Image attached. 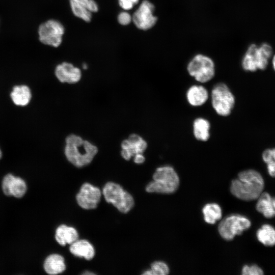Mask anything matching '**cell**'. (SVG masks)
Listing matches in <instances>:
<instances>
[{
    "label": "cell",
    "mask_w": 275,
    "mask_h": 275,
    "mask_svg": "<svg viewBox=\"0 0 275 275\" xmlns=\"http://www.w3.org/2000/svg\"><path fill=\"white\" fill-rule=\"evenodd\" d=\"M254 56L258 70H264L268 66L269 60L273 56L272 47L266 42L257 45Z\"/></svg>",
    "instance_id": "15"
},
{
    "label": "cell",
    "mask_w": 275,
    "mask_h": 275,
    "mask_svg": "<svg viewBox=\"0 0 275 275\" xmlns=\"http://www.w3.org/2000/svg\"><path fill=\"white\" fill-rule=\"evenodd\" d=\"M143 274L146 275H152V272L150 269L147 270L143 273Z\"/></svg>",
    "instance_id": "34"
},
{
    "label": "cell",
    "mask_w": 275,
    "mask_h": 275,
    "mask_svg": "<svg viewBox=\"0 0 275 275\" xmlns=\"http://www.w3.org/2000/svg\"><path fill=\"white\" fill-rule=\"evenodd\" d=\"M121 147V156L128 160L136 154L143 153L147 148V143L139 135L133 133L122 142Z\"/></svg>",
    "instance_id": "11"
},
{
    "label": "cell",
    "mask_w": 275,
    "mask_h": 275,
    "mask_svg": "<svg viewBox=\"0 0 275 275\" xmlns=\"http://www.w3.org/2000/svg\"><path fill=\"white\" fill-rule=\"evenodd\" d=\"M82 68H83V69H87V68H88L87 65L86 63L83 64H82Z\"/></svg>",
    "instance_id": "37"
},
{
    "label": "cell",
    "mask_w": 275,
    "mask_h": 275,
    "mask_svg": "<svg viewBox=\"0 0 275 275\" xmlns=\"http://www.w3.org/2000/svg\"><path fill=\"white\" fill-rule=\"evenodd\" d=\"M185 97L190 106L199 107L207 101L210 94L205 87L199 84L190 86L186 92Z\"/></svg>",
    "instance_id": "14"
},
{
    "label": "cell",
    "mask_w": 275,
    "mask_h": 275,
    "mask_svg": "<svg viewBox=\"0 0 275 275\" xmlns=\"http://www.w3.org/2000/svg\"><path fill=\"white\" fill-rule=\"evenodd\" d=\"M256 210L267 218H271L275 217V210L274 209L272 197L267 192H262L257 199Z\"/></svg>",
    "instance_id": "19"
},
{
    "label": "cell",
    "mask_w": 275,
    "mask_h": 275,
    "mask_svg": "<svg viewBox=\"0 0 275 275\" xmlns=\"http://www.w3.org/2000/svg\"><path fill=\"white\" fill-rule=\"evenodd\" d=\"M152 275H167L170 270L168 265L162 261H155L151 264L150 269Z\"/></svg>",
    "instance_id": "26"
},
{
    "label": "cell",
    "mask_w": 275,
    "mask_h": 275,
    "mask_svg": "<svg viewBox=\"0 0 275 275\" xmlns=\"http://www.w3.org/2000/svg\"><path fill=\"white\" fill-rule=\"evenodd\" d=\"M55 75L61 82L69 84L77 82L81 77L80 70L67 62L62 63L56 67Z\"/></svg>",
    "instance_id": "13"
},
{
    "label": "cell",
    "mask_w": 275,
    "mask_h": 275,
    "mask_svg": "<svg viewBox=\"0 0 275 275\" xmlns=\"http://www.w3.org/2000/svg\"><path fill=\"white\" fill-rule=\"evenodd\" d=\"M266 164L268 173L271 177L275 178V162H270Z\"/></svg>",
    "instance_id": "31"
},
{
    "label": "cell",
    "mask_w": 275,
    "mask_h": 275,
    "mask_svg": "<svg viewBox=\"0 0 275 275\" xmlns=\"http://www.w3.org/2000/svg\"><path fill=\"white\" fill-rule=\"evenodd\" d=\"M241 274L243 275H263L264 272L263 270L256 264L245 265L242 268Z\"/></svg>",
    "instance_id": "27"
},
{
    "label": "cell",
    "mask_w": 275,
    "mask_h": 275,
    "mask_svg": "<svg viewBox=\"0 0 275 275\" xmlns=\"http://www.w3.org/2000/svg\"><path fill=\"white\" fill-rule=\"evenodd\" d=\"M187 71L196 81L203 84L209 82L214 77L215 66L214 61L210 57L198 54L188 62Z\"/></svg>",
    "instance_id": "5"
},
{
    "label": "cell",
    "mask_w": 275,
    "mask_h": 275,
    "mask_svg": "<svg viewBox=\"0 0 275 275\" xmlns=\"http://www.w3.org/2000/svg\"><path fill=\"white\" fill-rule=\"evenodd\" d=\"M262 158L266 164L275 162V148L265 149L262 153Z\"/></svg>",
    "instance_id": "28"
},
{
    "label": "cell",
    "mask_w": 275,
    "mask_h": 275,
    "mask_svg": "<svg viewBox=\"0 0 275 275\" xmlns=\"http://www.w3.org/2000/svg\"><path fill=\"white\" fill-rule=\"evenodd\" d=\"M257 46V45L254 43L250 44L242 58L241 66L245 71L253 72L258 70L254 56V51Z\"/></svg>",
    "instance_id": "25"
},
{
    "label": "cell",
    "mask_w": 275,
    "mask_h": 275,
    "mask_svg": "<svg viewBox=\"0 0 275 275\" xmlns=\"http://www.w3.org/2000/svg\"><path fill=\"white\" fill-rule=\"evenodd\" d=\"M210 122L205 118H196L193 122V135L198 141H207L210 137Z\"/></svg>",
    "instance_id": "16"
},
{
    "label": "cell",
    "mask_w": 275,
    "mask_h": 275,
    "mask_svg": "<svg viewBox=\"0 0 275 275\" xmlns=\"http://www.w3.org/2000/svg\"><path fill=\"white\" fill-rule=\"evenodd\" d=\"M102 192L105 200L122 213L128 212L134 205L132 196L116 183L109 182L106 183Z\"/></svg>",
    "instance_id": "6"
},
{
    "label": "cell",
    "mask_w": 275,
    "mask_h": 275,
    "mask_svg": "<svg viewBox=\"0 0 275 275\" xmlns=\"http://www.w3.org/2000/svg\"><path fill=\"white\" fill-rule=\"evenodd\" d=\"M44 268L49 274H57L63 272L66 269L64 258L59 254L49 255L44 261Z\"/></svg>",
    "instance_id": "20"
},
{
    "label": "cell",
    "mask_w": 275,
    "mask_h": 275,
    "mask_svg": "<svg viewBox=\"0 0 275 275\" xmlns=\"http://www.w3.org/2000/svg\"><path fill=\"white\" fill-rule=\"evenodd\" d=\"M271 63L272 65L273 69L275 71V54H273L271 59Z\"/></svg>",
    "instance_id": "33"
},
{
    "label": "cell",
    "mask_w": 275,
    "mask_h": 275,
    "mask_svg": "<svg viewBox=\"0 0 275 275\" xmlns=\"http://www.w3.org/2000/svg\"><path fill=\"white\" fill-rule=\"evenodd\" d=\"M73 14L86 22H90L92 14L89 10V0H70Z\"/></svg>",
    "instance_id": "21"
},
{
    "label": "cell",
    "mask_w": 275,
    "mask_h": 275,
    "mask_svg": "<svg viewBox=\"0 0 275 275\" xmlns=\"http://www.w3.org/2000/svg\"><path fill=\"white\" fill-rule=\"evenodd\" d=\"M10 96L16 105L25 106L30 102L32 95L28 86L21 85L14 87Z\"/></svg>",
    "instance_id": "22"
},
{
    "label": "cell",
    "mask_w": 275,
    "mask_h": 275,
    "mask_svg": "<svg viewBox=\"0 0 275 275\" xmlns=\"http://www.w3.org/2000/svg\"><path fill=\"white\" fill-rule=\"evenodd\" d=\"M78 237L76 230L72 227L61 225L58 227L56 231L55 238L57 242L61 245L66 244H71L77 240Z\"/></svg>",
    "instance_id": "18"
},
{
    "label": "cell",
    "mask_w": 275,
    "mask_h": 275,
    "mask_svg": "<svg viewBox=\"0 0 275 275\" xmlns=\"http://www.w3.org/2000/svg\"><path fill=\"white\" fill-rule=\"evenodd\" d=\"M26 185L21 178L15 177L11 174L6 175L2 182V189L7 196L21 198L26 191Z\"/></svg>",
    "instance_id": "12"
},
{
    "label": "cell",
    "mask_w": 275,
    "mask_h": 275,
    "mask_svg": "<svg viewBox=\"0 0 275 275\" xmlns=\"http://www.w3.org/2000/svg\"><path fill=\"white\" fill-rule=\"evenodd\" d=\"M2 152H1V149H0V158H1V157H2Z\"/></svg>",
    "instance_id": "38"
},
{
    "label": "cell",
    "mask_w": 275,
    "mask_h": 275,
    "mask_svg": "<svg viewBox=\"0 0 275 275\" xmlns=\"http://www.w3.org/2000/svg\"><path fill=\"white\" fill-rule=\"evenodd\" d=\"M145 160V157L143 153H138L134 156V162L138 164L143 163Z\"/></svg>",
    "instance_id": "32"
},
{
    "label": "cell",
    "mask_w": 275,
    "mask_h": 275,
    "mask_svg": "<svg viewBox=\"0 0 275 275\" xmlns=\"http://www.w3.org/2000/svg\"><path fill=\"white\" fill-rule=\"evenodd\" d=\"M264 188L263 177L258 171L248 169L240 172L230 186L231 194L243 201L257 200Z\"/></svg>",
    "instance_id": "1"
},
{
    "label": "cell",
    "mask_w": 275,
    "mask_h": 275,
    "mask_svg": "<svg viewBox=\"0 0 275 275\" xmlns=\"http://www.w3.org/2000/svg\"><path fill=\"white\" fill-rule=\"evenodd\" d=\"M272 202L274 209L275 210V197H272Z\"/></svg>",
    "instance_id": "35"
},
{
    "label": "cell",
    "mask_w": 275,
    "mask_h": 275,
    "mask_svg": "<svg viewBox=\"0 0 275 275\" xmlns=\"http://www.w3.org/2000/svg\"><path fill=\"white\" fill-rule=\"evenodd\" d=\"M120 6L125 10L131 9L139 0H118Z\"/></svg>",
    "instance_id": "30"
},
{
    "label": "cell",
    "mask_w": 275,
    "mask_h": 275,
    "mask_svg": "<svg viewBox=\"0 0 275 275\" xmlns=\"http://www.w3.org/2000/svg\"><path fill=\"white\" fill-rule=\"evenodd\" d=\"M64 32V27L60 21L50 19L40 25L39 39L45 45L57 47L62 43Z\"/></svg>",
    "instance_id": "8"
},
{
    "label": "cell",
    "mask_w": 275,
    "mask_h": 275,
    "mask_svg": "<svg viewBox=\"0 0 275 275\" xmlns=\"http://www.w3.org/2000/svg\"><path fill=\"white\" fill-rule=\"evenodd\" d=\"M154 5L148 0L143 1L132 16L134 25L141 30H148L153 27L157 21L154 15Z\"/></svg>",
    "instance_id": "9"
},
{
    "label": "cell",
    "mask_w": 275,
    "mask_h": 275,
    "mask_svg": "<svg viewBox=\"0 0 275 275\" xmlns=\"http://www.w3.org/2000/svg\"><path fill=\"white\" fill-rule=\"evenodd\" d=\"M83 274H85V275H87V274H94V273L93 272H85L84 273H83Z\"/></svg>",
    "instance_id": "36"
},
{
    "label": "cell",
    "mask_w": 275,
    "mask_h": 275,
    "mask_svg": "<svg viewBox=\"0 0 275 275\" xmlns=\"http://www.w3.org/2000/svg\"><path fill=\"white\" fill-rule=\"evenodd\" d=\"M179 178L173 167L165 165L157 168L153 175V181L146 187L148 193L172 194L178 188Z\"/></svg>",
    "instance_id": "3"
},
{
    "label": "cell",
    "mask_w": 275,
    "mask_h": 275,
    "mask_svg": "<svg viewBox=\"0 0 275 275\" xmlns=\"http://www.w3.org/2000/svg\"><path fill=\"white\" fill-rule=\"evenodd\" d=\"M118 21L121 25H128L132 21V16L127 12H122L118 16Z\"/></svg>",
    "instance_id": "29"
},
{
    "label": "cell",
    "mask_w": 275,
    "mask_h": 275,
    "mask_svg": "<svg viewBox=\"0 0 275 275\" xmlns=\"http://www.w3.org/2000/svg\"><path fill=\"white\" fill-rule=\"evenodd\" d=\"M69 249L74 256L84 257L89 260L92 259L95 255L93 245L85 239L76 240L71 244Z\"/></svg>",
    "instance_id": "17"
},
{
    "label": "cell",
    "mask_w": 275,
    "mask_h": 275,
    "mask_svg": "<svg viewBox=\"0 0 275 275\" xmlns=\"http://www.w3.org/2000/svg\"><path fill=\"white\" fill-rule=\"evenodd\" d=\"M251 226L246 217L237 214H231L224 218L219 224L218 231L226 240H232L236 235H241Z\"/></svg>",
    "instance_id": "7"
},
{
    "label": "cell",
    "mask_w": 275,
    "mask_h": 275,
    "mask_svg": "<svg viewBox=\"0 0 275 275\" xmlns=\"http://www.w3.org/2000/svg\"><path fill=\"white\" fill-rule=\"evenodd\" d=\"M65 154L67 159L77 167L89 164L98 152L97 147L88 141L75 134L66 139Z\"/></svg>",
    "instance_id": "2"
},
{
    "label": "cell",
    "mask_w": 275,
    "mask_h": 275,
    "mask_svg": "<svg viewBox=\"0 0 275 275\" xmlns=\"http://www.w3.org/2000/svg\"><path fill=\"white\" fill-rule=\"evenodd\" d=\"M210 97L212 107L218 116L228 117L231 114L236 100L226 84L222 82L215 84L212 88Z\"/></svg>",
    "instance_id": "4"
},
{
    "label": "cell",
    "mask_w": 275,
    "mask_h": 275,
    "mask_svg": "<svg viewBox=\"0 0 275 275\" xmlns=\"http://www.w3.org/2000/svg\"><path fill=\"white\" fill-rule=\"evenodd\" d=\"M258 241L266 246L275 245V229L269 224H264L256 233Z\"/></svg>",
    "instance_id": "23"
},
{
    "label": "cell",
    "mask_w": 275,
    "mask_h": 275,
    "mask_svg": "<svg viewBox=\"0 0 275 275\" xmlns=\"http://www.w3.org/2000/svg\"><path fill=\"white\" fill-rule=\"evenodd\" d=\"M101 196V191L98 187L85 183L77 194L76 200L78 204L84 209H94L97 207Z\"/></svg>",
    "instance_id": "10"
},
{
    "label": "cell",
    "mask_w": 275,
    "mask_h": 275,
    "mask_svg": "<svg viewBox=\"0 0 275 275\" xmlns=\"http://www.w3.org/2000/svg\"><path fill=\"white\" fill-rule=\"evenodd\" d=\"M205 221L210 224H214L220 219L222 216V209L216 203H208L202 209Z\"/></svg>",
    "instance_id": "24"
}]
</instances>
